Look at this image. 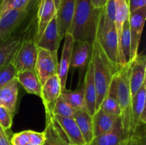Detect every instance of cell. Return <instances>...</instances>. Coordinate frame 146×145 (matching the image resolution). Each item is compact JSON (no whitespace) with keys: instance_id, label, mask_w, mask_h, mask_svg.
<instances>
[{"instance_id":"f35d334b","label":"cell","mask_w":146,"mask_h":145,"mask_svg":"<svg viewBox=\"0 0 146 145\" xmlns=\"http://www.w3.org/2000/svg\"><path fill=\"white\" fill-rule=\"evenodd\" d=\"M24 145H34V144H31V143H30V142H29V143L26 144H24Z\"/></svg>"},{"instance_id":"8fae6325","label":"cell","mask_w":146,"mask_h":145,"mask_svg":"<svg viewBox=\"0 0 146 145\" xmlns=\"http://www.w3.org/2000/svg\"><path fill=\"white\" fill-rule=\"evenodd\" d=\"M46 127L44 145H69L65 134L53 117L51 109L45 108Z\"/></svg>"},{"instance_id":"d4e9b609","label":"cell","mask_w":146,"mask_h":145,"mask_svg":"<svg viewBox=\"0 0 146 145\" xmlns=\"http://www.w3.org/2000/svg\"><path fill=\"white\" fill-rule=\"evenodd\" d=\"M74 119L81 131L86 144L88 145L94 138L92 116L86 110H78L76 114Z\"/></svg>"},{"instance_id":"7c38bea8","label":"cell","mask_w":146,"mask_h":145,"mask_svg":"<svg viewBox=\"0 0 146 145\" xmlns=\"http://www.w3.org/2000/svg\"><path fill=\"white\" fill-rule=\"evenodd\" d=\"M76 0H61L56 12L57 25L61 38L69 33L75 10Z\"/></svg>"},{"instance_id":"ffe728a7","label":"cell","mask_w":146,"mask_h":145,"mask_svg":"<svg viewBox=\"0 0 146 145\" xmlns=\"http://www.w3.org/2000/svg\"><path fill=\"white\" fill-rule=\"evenodd\" d=\"M120 116L107 113L99 109L92 115L94 136L109 132L113 128Z\"/></svg>"},{"instance_id":"ac0fdd59","label":"cell","mask_w":146,"mask_h":145,"mask_svg":"<svg viewBox=\"0 0 146 145\" xmlns=\"http://www.w3.org/2000/svg\"><path fill=\"white\" fill-rule=\"evenodd\" d=\"M61 82L58 73L48 78L41 86V98L44 107L52 109L53 105L61 94Z\"/></svg>"},{"instance_id":"f1b7e54d","label":"cell","mask_w":146,"mask_h":145,"mask_svg":"<svg viewBox=\"0 0 146 145\" xmlns=\"http://www.w3.org/2000/svg\"><path fill=\"white\" fill-rule=\"evenodd\" d=\"M145 125H138L123 145H145Z\"/></svg>"},{"instance_id":"8992f818","label":"cell","mask_w":146,"mask_h":145,"mask_svg":"<svg viewBox=\"0 0 146 145\" xmlns=\"http://www.w3.org/2000/svg\"><path fill=\"white\" fill-rule=\"evenodd\" d=\"M37 45L35 37L23 40L12 60L18 73L24 71H35Z\"/></svg>"},{"instance_id":"277c9868","label":"cell","mask_w":146,"mask_h":145,"mask_svg":"<svg viewBox=\"0 0 146 145\" xmlns=\"http://www.w3.org/2000/svg\"><path fill=\"white\" fill-rule=\"evenodd\" d=\"M103 9L100 11L97 19L95 38L111 65L118 71V38L114 21L106 16Z\"/></svg>"},{"instance_id":"2e32d148","label":"cell","mask_w":146,"mask_h":145,"mask_svg":"<svg viewBox=\"0 0 146 145\" xmlns=\"http://www.w3.org/2000/svg\"><path fill=\"white\" fill-rule=\"evenodd\" d=\"M84 92H85L86 110L92 116L96 112V89L94 75V63L90 57L87 65L84 80Z\"/></svg>"},{"instance_id":"5bb4252c","label":"cell","mask_w":146,"mask_h":145,"mask_svg":"<svg viewBox=\"0 0 146 145\" xmlns=\"http://www.w3.org/2000/svg\"><path fill=\"white\" fill-rule=\"evenodd\" d=\"M131 134L124 130L121 116L116 124L109 132L94 136L91 143L88 145H123L125 139Z\"/></svg>"},{"instance_id":"d6986e66","label":"cell","mask_w":146,"mask_h":145,"mask_svg":"<svg viewBox=\"0 0 146 145\" xmlns=\"http://www.w3.org/2000/svg\"><path fill=\"white\" fill-rule=\"evenodd\" d=\"M91 53V44L86 41H74L71 65L74 69L84 70L87 67Z\"/></svg>"},{"instance_id":"f546056e","label":"cell","mask_w":146,"mask_h":145,"mask_svg":"<svg viewBox=\"0 0 146 145\" xmlns=\"http://www.w3.org/2000/svg\"><path fill=\"white\" fill-rule=\"evenodd\" d=\"M99 109L111 115H118V116H121V110L118 101L114 97L108 93L101 102Z\"/></svg>"},{"instance_id":"1f68e13d","label":"cell","mask_w":146,"mask_h":145,"mask_svg":"<svg viewBox=\"0 0 146 145\" xmlns=\"http://www.w3.org/2000/svg\"><path fill=\"white\" fill-rule=\"evenodd\" d=\"M14 115L5 107L0 105V126L5 130H9L12 126Z\"/></svg>"},{"instance_id":"6da1fadb","label":"cell","mask_w":146,"mask_h":145,"mask_svg":"<svg viewBox=\"0 0 146 145\" xmlns=\"http://www.w3.org/2000/svg\"><path fill=\"white\" fill-rule=\"evenodd\" d=\"M108 94L115 98L121 110V122L124 130L131 134L136 129L132 111V95L129 82V63L118 68L113 77Z\"/></svg>"},{"instance_id":"30bf717a","label":"cell","mask_w":146,"mask_h":145,"mask_svg":"<svg viewBox=\"0 0 146 145\" xmlns=\"http://www.w3.org/2000/svg\"><path fill=\"white\" fill-rule=\"evenodd\" d=\"M61 40L62 38L58 32L56 14L46 27L41 36L36 42V45L38 48L57 53Z\"/></svg>"},{"instance_id":"d6a6232c","label":"cell","mask_w":146,"mask_h":145,"mask_svg":"<svg viewBox=\"0 0 146 145\" xmlns=\"http://www.w3.org/2000/svg\"><path fill=\"white\" fill-rule=\"evenodd\" d=\"M11 145H24L29 142L28 130L14 134L10 138Z\"/></svg>"},{"instance_id":"7402d4cb","label":"cell","mask_w":146,"mask_h":145,"mask_svg":"<svg viewBox=\"0 0 146 145\" xmlns=\"http://www.w3.org/2000/svg\"><path fill=\"white\" fill-rule=\"evenodd\" d=\"M18 92L19 82L17 78L0 88V105L9 109L14 116L17 109Z\"/></svg>"},{"instance_id":"9c48e42d","label":"cell","mask_w":146,"mask_h":145,"mask_svg":"<svg viewBox=\"0 0 146 145\" xmlns=\"http://www.w3.org/2000/svg\"><path fill=\"white\" fill-rule=\"evenodd\" d=\"M145 73L146 57L143 53H138L136 58L129 63V82L132 97L146 81Z\"/></svg>"},{"instance_id":"cb8c5ba5","label":"cell","mask_w":146,"mask_h":145,"mask_svg":"<svg viewBox=\"0 0 146 145\" xmlns=\"http://www.w3.org/2000/svg\"><path fill=\"white\" fill-rule=\"evenodd\" d=\"M17 79L26 92L41 98V86L35 71L28 70L19 72L17 74Z\"/></svg>"},{"instance_id":"74e56055","label":"cell","mask_w":146,"mask_h":145,"mask_svg":"<svg viewBox=\"0 0 146 145\" xmlns=\"http://www.w3.org/2000/svg\"><path fill=\"white\" fill-rule=\"evenodd\" d=\"M54 3H55V6L56 7V9H58V6H59V3H60V1L61 0H54Z\"/></svg>"},{"instance_id":"4fadbf2b","label":"cell","mask_w":146,"mask_h":145,"mask_svg":"<svg viewBox=\"0 0 146 145\" xmlns=\"http://www.w3.org/2000/svg\"><path fill=\"white\" fill-rule=\"evenodd\" d=\"M53 117L65 134L68 144L86 145L75 119L58 115H53Z\"/></svg>"},{"instance_id":"52a82bcc","label":"cell","mask_w":146,"mask_h":145,"mask_svg":"<svg viewBox=\"0 0 146 145\" xmlns=\"http://www.w3.org/2000/svg\"><path fill=\"white\" fill-rule=\"evenodd\" d=\"M58 63L57 53L37 47V57L35 72L41 86L55 74L58 73Z\"/></svg>"},{"instance_id":"3957f363","label":"cell","mask_w":146,"mask_h":145,"mask_svg":"<svg viewBox=\"0 0 146 145\" xmlns=\"http://www.w3.org/2000/svg\"><path fill=\"white\" fill-rule=\"evenodd\" d=\"M91 58L94 63V81L96 89V112L99 109L101 102L105 97L108 95L113 77L117 70L109 62L95 38L91 45Z\"/></svg>"},{"instance_id":"603a6c76","label":"cell","mask_w":146,"mask_h":145,"mask_svg":"<svg viewBox=\"0 0 146 145\" xmlns=\"http://www.w3.org/2000/svg\"><path fill=\"white\" fill-rule=\"evenodd\" d=\"M24 38L23 34H17L0 42V68L12 59Z\"/></svg>"},{"instance_id":"484cf974","label":"cell","mask_w":146,"mask_h":145,"mask_svg":"<svg viewBox=\"0 0 146 145\" xmlns=\"http://www.w3.org/2000/svg\"><path fill=\"white\" fill-rule=\"evenodd\" d=\"M61 95L77 111L86 110L84 82L74 91H69L65 90L61 92Z\"/></svg>"},{"instance_id":"ab89813d","label":"cell","mask_w":146,"mask_h":145,"mask_svg":"<svg viewBox=\"0 0 146 145\" xmlns=\"http://www.w3.org/2000/svg\"><path fill=\"white\" fill-rule=\"evenodd\" d=\"M128 1H129V0H125V1H126L127 4H128Z\"/></svg>"},{"instance_id":"d590c367","label":"cell","mask_w":146,"mask_h":145,"mask_svg":"<svg viewBox=\"0 0 146 145\" xmlns=\"http://www.w3.org/2000/svg\"><path fill=\"white\" fill-rule=\"evenodd\" d=\"M8 130H5L0 126V145H11Z\"/></svg>"},{"instance_id":"836d02e7","label":"cell","mask_w":146,"mask_h":145,"mask_svg":"<svg viewBox=\"0 0 146 145\" xmlns=\"http://www.w3.org/2000/svg\"><path fill=\"white\" fill-rule=\"evenodd\" d=\"M29 142L34 145H44L46 136L44 132H38L32 130H28Z\"/></svg>"},{"instance_id":"5b68a950","label":"cell","mask_w":146,"mask_h":145,"mask_svg":"<svg viewBox=\"0 0 146 145\" xmlns=\"http://www.w3.org/2000/svg\"><path fill=\"white\" fill-rule=\"evenodd\" d=\"M39 2L40 0H30L24 8L10 10L1 16L0 42L17 34L20 26L36 14Z\"/></svg>"},{"instance_id":"9a60e30c","label":"cell","mask_w":146,"mask_h":145,"mask_svg":"<svg viewBox=\"0 0 146 145\" xmlns=\"http://www.w3.org/2000/svg\"><path fill=\"white\" fill-rule=\"evenodd\" d=\"M57 9L54 0H40L36 12L37 26L35 33L36 44L42 35L46 27L56 14Z\"/></svg>"},{"instance_id":"b9f144b4","label":"cell","mask_w":146,"mask_h":145,"mask_svg":"<svg viewBox=\"0 0 146 145\" xmlns=\"http://www.w3.org/2000/svg\"><path fill=\"white\" fill-rule=\"evenodd\" d=\"M1 0H0V2H1Z\"/></svg>"},{"instance_id":"4dcf8cb0","label":"cell","mask_w":146,"mask_h":145,"mask_svg":"<svg viewBox=\"0 0 146 145\" xmlns=\"http://www.w3.org/2000/svg\"><path fill=\"white\" fill-rule=\"evenodd\" d=\"M29 1L30 0H1L0 2L1 16L10 10L24 8Z\"/></svg>"},{"instance_id":"44dd1931","label":"cell","mask_w":146,"mask_h":145,"mask_svg":"<svg viewBox=\"0 0 146 145\" xmlns=\"http://www.w3.org/2000/svg\"><path fill=\"white\" fill-rule=\"evenodd\" d=\"M146 81L132 97V111L135 127L146 124Z\"/></svg>"},{"instance_id":"8d00e7d4","label":"cell","mask_w":146,"mask_h":145,"mask_svg":"<svg viewBox=\"0 0 146 145\" xmlns=\"http://www.w3.org/2000/svg\"><path fill=\"white\" fill-rule=\"evenodd\" d=\"M93 7L95 9H102L105 7L107 0H91Z\"/></svg>"},{"instance_id":"83f0119b","label":"cell","mask_w":146,"mask_h":145,"mask_svg":"<svg viewBox=\"0 0 146 145\" xmlns=\"http://www.w3.org/2000/svg\"><path fill=\"white\" fill-rule=\"evenodd\" d=\"M17 74V68L11 59L0 68V88L16 79Z\"/></svg>"},{"instance_id":"7bdbcfd3","label":"cell","mask_w":146,"mask_h":145,"mask_svg":"<svg viewBox=\"0 0 146 145\" xmlns=\"http://www.w3.org/2000/svg\"></svg>"},{"instance_id":"4316f807","label":"cell","mask_w":146,"mask_h":145,"mask_svg":"<svg viewBox=\"0 0 146 145\" xmlns=\"http://www.w3.org/2000/svg\"><path fill=\"white\" fill-rule=\"evenodd\" d=\"M51 112L53 115H58L64 117L74 119L77 110L63 98L62 95H60L53 105Z\"/></svg>"},{"instance_id":"ba28073f","label":"cell","mask_w":146,"mask_h":145,"mask_svg":"<svg viewBox=\"0 0 146 145\" xmlns=\"http://www.w3.org/2000/svg\"><path fill=\"white\" fill-rule=\"evenodd\" d=\"M146 17V6L129 13L130 35H131V58L130 63L138 55L143 29Z\"/></svg>"},{"instance_id":"60d3db41","label":"cell","mask_w":146,"mask_h":145,"mask_svg":"<svg viewBox=\"0 0 146 145\" xmlns=\"http://www.w3.org/2000/svg\"><path fill=\"white\" fill-rule=\"evenodd\" d=\"M0 17H1V9H0Z\"/></svg>"},{"instance_id":"7a4b0ae2","label":"cell","mask_w":146,"mask_h":145,"mask_svg":"<svg viewBox=\"0 0 146 145\" xmlns=\"http://www.w3.org/2000/svg\"><path fill=\"white\" fill-rule=\"evenodd\" d=\"M101 9L94 8L91 0H76L74 17L69 31L74 41H86L92 45Z\"/></svg>"},{"instance_id":"e575fe53","label":"cell","mask_w":146,"mask_h":145,"mask_svg":"<svg viewBox=\"0 0 146 145\" xmlns=\"http://www.w3.org/2000/svg\"><path fill=\"white\" fill-rule=\"evenodd\" d=\"M128 6L129 12H132L141 7H145L146 0H129Z\"/></svg>"},{"instance_id":"e0dca14e","label":"cell","mask_w":146,"mask_h":145,"mask_svg":"<svg viewBox=\"0 0 146 145\" xmlns=\"http://www.w3.org/2000/svg\"><path fill=\"white\" fill-rule=\"evenodd\" d=\"M64 37H65V41L63 46L61 62L58 64V75L61 82L62 91L66 90V84L68 70L71 65V55H72V50L74 43V38L69 33H67Z\"/></svg>"}]
</instances>
